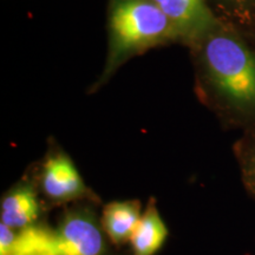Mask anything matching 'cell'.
I'll return each instance as SVG.
<instances>
[{
  "label": "cell",
  "mask_w": 255,
  "mask_h": 255,
  "mask_svg": "<svg viewBox=\"0 0 255 255\" xmlns=\"http://www.w3.org/2000/svg\"><path fill=\"white\" fill-rule=\"evenodd\" d=\"M17 234L14 229L1 223L0 225V255H12Z\"/></svg>",
  "instance_id": "obj_10"
},
{
  "label": "cell",
  "mask_w": 255,
  "mask_h": 255,
  "mask_svg": "<svg viewBox=\"0 0 255 255\" xmlns=\"http://www.w3.org/2000/svg\"><path fill=\"white\" fill-rule=\"evenodd\" d=\"M110 26L116 58L177 34L167 15L150 0H126L117 4Z\"/></svg>",
  "instance_id": "obj_2"
},
{
  "label": "cell",
  "mask_w": 255,
  "mask_h": 255,
  "mask_svg": "<svg viewBox=\"0 0 255 255\" xmlns=\"http://www.w3.org/2000/svg\"><path fill=\"white\" fill-rule=\"evenodd\" d=\"M167 237V226L151 200L130 240L132 255H155L163 246Z\"/></svg>",
  "instance_id": "obj_8"
},
{
  "label": "cell",
  "mask_w": 255,
  "mask_h": 255,
  "mask_svg": "<svg viewBox=\"0 0 255 255\" xmlns=\"http://www.w3.org/2000/svg\"><path fill=\"white\" fill-rule=\"evenodd\" d=\"M205 62L213 85L223 100L242 111H255V56L234 37H212Z\"/></svg>",
  "instance_id": "obj_1"
},
{
  "label": "cell",
  "mask_w": 255,
  "mask_h": 255,
  "mask_svg": "<svg viewBox=\"0 0 255 255\" xmlns=\"http://www.w3.org/2000/svg\"><path fill=\"white\" fill-rule=\"evenodd\" d=\"M38 181L44 197L53 205H65L91 195L77 168L63 152L46 158Z\"/></svg>",
  "instance_id": "obj_4"
},
{
  "label": "cell",
  "mask_w": 255,
  "mask_h": 255,
  "mask_svg": "<svg viewBox=\"0 0 255 255\" xmlns=\"http://www.w3.org/2000/svg\"><path fill=\"white\" fill-rule=\"evenodd\" d=\"M171 21L177 33L197 37L214 24L205 0H150Z\"/></svg>",
  "instance_id": "obj_5"
},
{
  "label": "cell",
  "mask_w": 255,
  "mask_h": 255,
  "mask_svg": "<svg viewBox=\"0 0 255 255\" xmlns=\"http://www.w3.org/2000/svg\"><path fill=\"white\" fill-rule=\"evenodd\" d=\"M246 181L250 184L251 189L255 193V156L253 158V161L251 162L250 167L247 168V178Z\"/></svg>",
  "instance_id": "obj_11"
},
{
  "label": "cell",
  "mask_w": 255,
  "mask_h": 255,
  "mask_svg": "<svg viewBox=\"0 0 255 255\" xmlns=\"http://www.w3.org/2000/svg\"><path fill=\"white\" fill-rule=\"evenodd\" d=\"M12 255H56L55 231L37 223L21 229Z\"/></svg>",
  "instance_id": "obj_9"
},
{
  "label": "cell",
  "mask_w": 255,
  "mask_h": 255,
  "mask_svg": "<svg viewBox=\"0 0 255 255\" xmlns=\"http://www.w3.org/2000/svg\"><path fill=\"white\" fill-rule=\"evenodd\" d=\"M141 218V203L138 201H115L103 208L101 225L111 244L122 246L131 240Z\"/></svg>",
  "instance_id": "obj_7"
},
{
  "label": "cell",
  "mask_w": 255,
  "mask_h": 255,
  "mask_svg": "<svg viewBox=\"0 0 255 255\" xmlns=\"http://www.w3.org/2000/svg\"><path fill=\"white\" fill-rule=\"evenodd\" d=\"M55 237L56 255H111L101 220L88 205L65 210Z\"/></svg>",
  "instance_id": "obj_3"
},
{
  "label": "cell",
  "mask_w": 255,
  "mask_h": 255,
  "mask_svg": "<svg viewBox=\"0 0 255 255\" xmlns=\"http://www.w3.org/2000/svg\"><path fill=\"white\" fill-rule=\"evenodd\" d=\"M40 201L36 187L23 182L5 194L0 205L1 223L12 229H24L34 225L40 215Z\"/></svg>",
  "instance_id": "obj_6"
},
{
  "label": "cell",
  "mask_w": 255,
  "mask_h": 255,
  "mask_svg": "<svg viewBox=\"0 0 255 255\" xmlns=\"http://www.w3.org/2000/svg\"><path fill=\"white\" fill-rule=\"evenodd\" d=\"M231 1H244V0H231Z\"/></svg>",
  "instance_id": "obj_12"
}]
</instances>
